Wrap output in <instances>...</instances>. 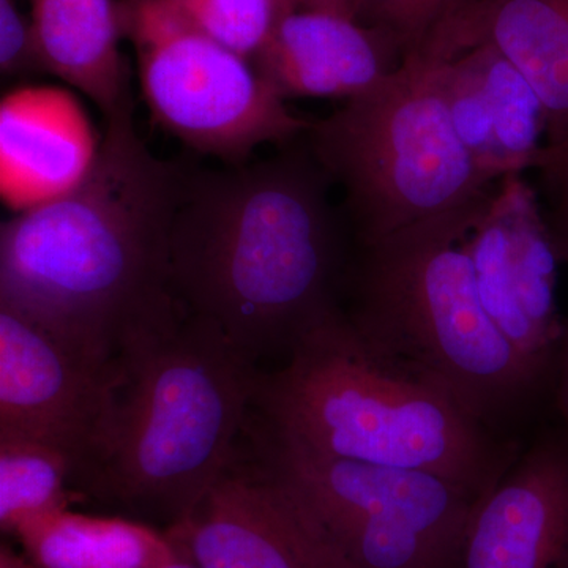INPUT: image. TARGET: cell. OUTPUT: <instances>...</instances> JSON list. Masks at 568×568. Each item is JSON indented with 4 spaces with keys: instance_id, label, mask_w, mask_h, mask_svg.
Returning <instances> with one entry per match:
<instances>
[{
    "instance_id": "cell-25",
    "label": "cell",
    "mask_w": 568,
    "mask_h": 568,
    "mask_svg": "<svg viewBox=\"0 0 568 568\" xmlns=\"http://www.w3.org/2000/svg\"><path fill=\"white\" fill-rule=\"evenodd\" d=\"M295 9L328 11L355 20L361 0H293ZM357 21V20H355Z\"/></svg>"
},
{
    "instance_id": "cell-12",
    "label": "cell",
    "mask_w": 568,
    "mask_h": 568,
    "mask_svg": "<svg viewBox=\"0 0 568 568\" xmlns=\"http://www.w3.org/2000/svg\"><path fill=\"white\" fill-rule=\"evenodd\" d=\"M462 568H568V429L538 425L478 500Z\"/></svg>"
},
{
    "instance_id": "cell-14",
    "label": "cell",
    "mask_w": 568,
    "mask_h": 568,
    "mask_svg": "<svg viewBox=\"0 0 568 568\" xmlns=\"http://www.w3.org/2000/svg\"><path fill=\"white\" fill-rule=\"evenodd\" d=\"M480 44L503 54L537 93L547 115L545 142L566 133L568 0H463L417 52L450 61Z\"/></svg>"
},
{
    "instance_id": "cell-18",
    "label": "cell",
    "mask_w": 568,
    "mask_h": 568,
    "mask_svg": "<svg viewBox=\"0 0 568 568\" xmlns=\"http://www.w3.org/2000/svg\"><path fill=\"white\" fill-rule=\"evenodd\" d=\"M14 536L36 568H156L182 558L166 534L70 508L26 519Z\"/></svg>"
},
{
    "instance_id": "cell-10",
    "label": "cell",
    "mask_w": 568,
    "mask_h": 568,
    "mask_svg": "<svg viewBox=\"0 0 568 568\" xmlns=\"http://www.w3.org/2000/svg\"><path fill=\"white\" fill-rule=\"evenodd\" d=\"M467 244L485 310L551 392L564 328L556 287L560 261L521 174L500 179Z\"/></svg>"
},
{
    "instance_id": "cell-19",
    "label": "cell",
    "mask_w": 568,
    "mask_h": 568,
    "mask_svg": "<svg viewBox=\"0 0 568 568\" xmlns=\"http://www.w3.org/2000/svg\"><path fill=\"white\" fill-rule=\"evenodd\" d=\"M77 467L59 448L22 437H0V528L14 534L26 519L65 510Z\"/></svg>"
},
{
    "instance_id": "cell-17",
    "label": "cell",
    "mask_w": 568,
    "mask_h": 568,
    "mask_svg": "<svg viewBox=\"0 0 568 568\" xmlns=\"http://www.w3.org/2000/svg\"><path fill=\"white\" fill-rule=\"evenodd\" d=\"M31 20L43 73L84 93L104 121L132 106L119 0H32Z\"/></svg>"
},
{
    "instance_id": "cell-21",
    "label": "cell",
    "mask_w": 568,
    "mask_h": 568,
    "mask_svg": "<svg viewBox=\"0 0 568 568\" xmlns=\"http://www.w3.org/2000/svg\"><path fill=\"white\" fill-rule=\"evenodd\" d=\"M463 0H361L355 20L392 37L405 58L458 9Z\"/></svg>"
},
{
    "instance_id": "cell-24",
    "label": "cell",
    "mask_w": 568,
    "mask_h": 568,
    "mask_svg": "<svg viewBox=\"0 0 568 568\" xmlns=\"http://www.w3.org/2000/svg\"><path fill=\"white\" fill-rule=\"evenodd\" d=\"M562 264H568V254L564 257ZM549 403L555 407V413L558 414V422L568 429V317L564 320Z\"/></svg>"
},
{
    "instance_id": "cell-7",
    "label": "cell",
    "mask_w": 568,
    "mask_h": 568,
    "mask_svg": "<svg viewBox=\"0 0 568 568\" xmlns=\"http://www.w3.org/2000/svg\"><path fill=\"white\" fill-rule=\"evenodd\" d=\"M245 435L254 462L346 568H462L476 493L422 470L317 454L254 416Z\"/></svg>"
},
{
    "instance_id": "cell-6",
    "label": "cell",
    "mask_w": 568,
    "mask_h": 568,
    "mask_svg": "<svg viewBox=\"0 0 568 568\" xmlns=\"http://www.w3.org/2000/svg\"><path fill=\"white\" fill-rule=\"evenodd\" d=\"M305 140L342 189L355 245L495 192L496 179L478 166L452 121L439 61L422 52H410L377 88L313 122Z\"/></svg>"
},
{
    "instance_id": "cell-16",
    "label": "cell",
    "mask_w": 568,
    "mask_h": 568,
    "mask_svg": "<svg viewBox=\"0 0 568 568\" xmlns=\"http://www.w3.org/2000/svg\"><path fill=\"white\" fill-rule=\"evenodd\" d=\"M91 122L70 92L22 88L0 104V185L18 213L73 190L100 149Z\"/></svg>"
},
{
    "instance_id": "cell-5",
    "label": "cell",
    "mask_w": 568,
    "mask_h": 568,
    "mask_svg": "<svg viewBox=\"0 0 568 568\" xmlns=\"http://www.w3.org/2000/svg\"><path fill=\"white\" fill-rule=\"evenodd\" d=\"M119 355L125 381L78 493L175 525L237 457L261 369L216 325L183 310Z\"/></svg>"
},
{
    "instance_id": "cell-13",
    "label": "cell",
    "mask_w": 568,
    "mask_h": 568,
    "mask_svg": "<svg viewBox=\"0 0 568 568\" xmlns=\"http://www.w3.org/2000/svg\"><path fill=\"white\" fill-rule=\"evenodd\" d=\"M403 59L396 41L379 29L328 11L294 9L280 18L252 62L286 102L354 99L386 81Z\"/></svg>"
},
{
    "instance_id": "cell-15",
    "label": "cell",
    "mask_w": 568,
    "mask_h": 568,
    "mask_svg": "<svg viewBox=\"0 0 568 568\" xmlns=\"http://www.w3.org/2000/svg\"><path fill=\"white\" fill-rule=\"evenodd\" d=\"M439 63L452 121L478 166L496 181L536 166L547 115L521 73L488 44Z\"/></svg>"
},
{
    "instance_id": "cell-27",
    "label": "cell",
    "mask_w": 568,
    "mask_h": 568,
    "mask_svg": "<svg viewBox=\"0 0 568 568\" xmlns=\"http://www.w3.org/2000/svg\"><path fill=\"white\" fill-rule=\"evenodd\" d=\"M156 568H200V567L194 566V564L190 562V560L181 558V559L173 560V562H168V564H164V566L156 567Z\"/></svg>"
},
{
    "instance_id": "cell-9",
    "label": "cell",
    "mask_w": 568,
    "mask_h": 568,
    "mask_svg": "<svg viewBox=\"0 0 568 568\" xmlns=\"http://www.w3.org/2000/svg\"><path fill=\"white\" fill-rule=\"evenodd\" d=\"M125 375L108 357L0 305V437H22L69 455L74 491L102 450Z\"/></svg>"
},
{
    "instance_id": "cell-2",
    "label": "cell",
    "mask_w": 568,
    "mask_h": 568,
    "mask_svg": "<svg viewBox=\"0 0 568 568\" xmlns=\"http://www.w3.org/2000/svg\"><path fill=\"white\" fill-rule=\"evenodd\" d=\"M73 190L0 230V305L108 357L182 312L171 293V231L186 168L159 159L133 104L104 121Z\"/></svg>"
},
{
    "instance_id": "cell-8",
    "label": "cell",
    "mask_w": 568,
    "mask_h": 568,
    "mask_svg": "<svg viewBox=\"0 0 568 568\" xmlns=\"http://www.w3.org/2000/svg\"><path fill=\"white\" fill-rule=\"evenodd\" d=\"M153 121L186 148L226 164L305 136L312 121L286 106L253 62L186 20L168 0H119Z\"/></svg>"
},
{
    "instance_id": "cell-4",
    "label": "cell",
    "mask_w": 568,
    "mask_h": 568,
    "mask_svg": "<svg viewBox=\"0 0 568 568\" xmlns=\"http://www.w3.org/2000/svg\"><path fill=\"white\" fill-rule=\"evenodd\" d=\"M252 413L317 454L435 474L480 497L526 444L496 435L443 387L369 351L343 308L294 346L286 366L260 372Z\"/></svg>"
},
{
    "instance_id": "cell-3",
    "label": "cell",
    "mask_w": 568,
    "mask_h": 568,
    "mask_svg": "<svg viewBox=\"0 0 568 568\" xmlns=\"http://www.w3.org/2000/svg\"><path fill=\"white\" fill-rule=\"evenodd\" d=\"M491 196L353 244L342 308L369 351L525 440L549 394L485 310L467 244Z\"/></svg>"
},
{
    "instance_id": "cell-26",
    "label": "cell",
    "mask_w": 568,
    "mask_h": 568,
    "mask_svg": "<svg viewBox=\"0 0 568 568\" xmlns=\"http://www.w3.org/2000/svg\"><path fill=\"white\" fill-rule=\"evenodd\" d=\"M0 568H36V566L24 551H17L10 545L3 544L0 547Z\"/></svg>"
},
{
    "instance_id": "cell-1",
    "label": "cell",
    "mask_w": 568,
    "mask_h": 568,
    "mask_svg": "<svg viewBox=\"0 0 568 568\" xmlns=\"http://www.w3.org/2000/svg\"><path fill=\"white\" fill-rule=\"evenodd\" d=\"M305 136L254 163L190 171L171 231V293L252 361L291 354L342 308L353 235Z\"/></svg>"
},
{
    "instance_id": "cell-23",
    "label": "cell",
    "mask_w": 568,
    "mask_h": 568,
    "mask_svg": "<svg viewBox=\"0 0 568 568\" xmlns=\"http://www.w3.org/2000/svg\"><path fill=\"white\" fill-rule=\"evenodd\" d=\"M0 70L9 78L43 73L32 20L18 10L14 0H0Z\"/></svg>"
},
{
    "instance_id": "cell-11",
    "label": "cell",
    "mask_w": 568,
    "mask_h": 568,
    "mask_svg": "<svg viewBox=\"0 0 568 568\" xmlns=\"http://www.w3.org/2000/svg\"><path fill=\"white\" fill-rule=\"evenodd\" d=\"M166 536L200 568H346L250 454H237L200 506Z\"/></svg>"
},
{
    "instance_id": "cell-22",
    "label": "cell",
    "mask_w": 568,
    "mask_h": 568,
    "mask_svg": "<svg viewBox=\"0 0 568 568\" xmlns=\"http://www.w3.org/2000/svg\"><path fill=\"white\" fill-rule=\"evenodd\" d=\"M534 170L540 171L548 203L545 222L560 261L568 254V130L545 142Z\"/></svg>"
},
{
    "instance_id": "cell-20",
    "label": "cell",
    "mask_w": 568,
    "mask_h": 568,
    "mask_svg": "<svg viewBox=\"0 0 568 568\" xmlns=\"http://www.w3.org/2000/svg\"><path fill=\"white\" fill-rule=\"evenodd\" d=\"M205 36L253 61L293 0H168Z\"/></svg>"
}]
</instances>
